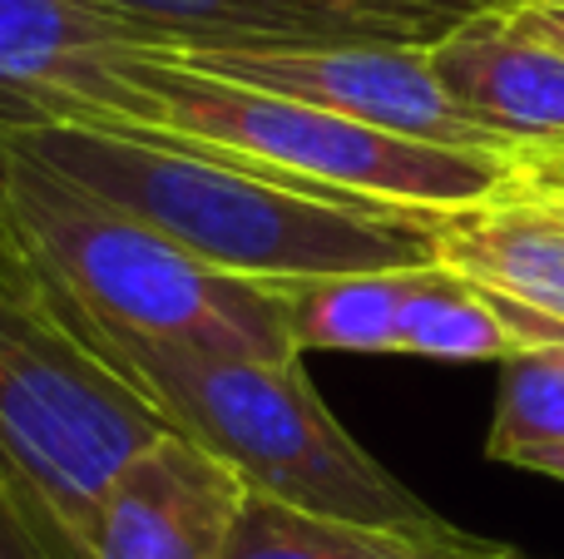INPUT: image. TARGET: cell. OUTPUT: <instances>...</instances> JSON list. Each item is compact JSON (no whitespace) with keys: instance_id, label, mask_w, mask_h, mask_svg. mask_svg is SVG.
<instances>
[{"instance_id":"cell-1","label":"cell","mask_w":564,"mask_h":559,"mask_svg":"<svg viewBox=\"0 0 564 559\" xmlns=\"http://www.w3.org/2000/svg\"><path fill=\"white\" fill-rule=\"evenodd\" d=\"M6 139L59 178L144 218L228 277L292 287L436 263L426 213L268 174L174 134L134 139L109 129H35Z\"/></svg>"},{"instance_id":"cell-2","label":"cell","mask_w":564,"mask_h":559,"mask_svg":"<svg viewBox=\"0 0 564 559\" xmlns=\"http://www.w3.org/2000/svg\"><path fill=\"white\" fill-rule=\"evenodd\" d=\"M0 233L85 327L224 357H297L278 287L228 277L0 139Z\"/></svg>"},{"instance_id":"cell-3","label":"cell","mask_w":564,"mask_h":559,"mask_svg":"<svg viewBox=\"0 0 564 559\" xmlns=\"http://www.w3.org/2000/svg\"><path fill=\"white\" fill-rule=\"evenodd\" d=\"M89 347L154 406L169 431L228 465L253 495L361 525L441 520L327 412L302 357H224L99 332L69 317Z\"/></svg>"},{"instance_id":"cell-4","label":"cell","mask_w":564,"mask_h":559,"mask_svg":"<svg viewBox=\"0 0 564 559\" xmlns=\"http://www.w3.org/2000/svg\"><path fill=\"white\" fill-rule=\"evenodd\" d=\"M159 436L169 421L79 337L0 233V481L85 555L109 481Z\"/></svg>"},{"instance_id":"cell-5","label":"cell","mask_w":564,"mask_h":559,"mask_svg":"<svg viewBox=\"0 0 564 559\" xmlns=\"http://www.w3.org/2000/svg\"><path fill=\"white\" fill-rule=\"evenodd\" d=\"M139 85L149 89V99H159V114H164L159 134L243 158L268 174L332 188V194L406 208V213L480 208L506 194L510 168H516V158L411 144V139L381 134V129L297 105V99L194 75V69L169 65L154 50L139 65Z\"/></svg>"},{"instance_id":"cell-6","label":"cell","mask_w":564,"mask_h":559,"mask_svg":"<svg viewBox=\"0 0 564 559\" xmlns=\"http://www.w3.org/2000/svg\"><path fill=\"white\" fill-rule=\"evenodd\" d=\"M144 30L89 0H0V139L109 129L159 139V99L139 85Z\"/></svg>"},{"instance_id":"cell-7","label":"cell","mask_w":564,"mask_h":559,"mask_svg":"<svg viewBox=\"0 0 564 559\" xmlns=\"http://www.w3.org/2000/svg\"><path fill=\"white\" fill-rule=\"evenodd\" d=\"M431 45H278V50H154L169 65L208 79L297 99L327 114L357 119L381 134L456 154L516 158L500 134L446 95L431 69Z\"/></svg>"},{"instance_id":"cell-8","label":"cell","mask_w":564,"mask_h":559,"mask_svg":"<svg viewBox=\"0 0 564 559\" xmlns=\"http://www.w3.org/2000/svg\"><path fill=\"white\" fill-rule=\"evenodd\" d=\"M248 485L218 456L169 431L109 481L95 520L89 559H224L243 515Z\"/></svg>"},{"instance_id":"cell-9","label":"cell","mask_w":564,"mask_h":559,"mask_svg":"<svg viewBox=\"0 0 564 559\" xmlns=\"http://www.w3.org/2000/svg\"><path fill=\"white\" fill-rule=\"evenodd\" d=\"M426 55L446 95L510 149L564 144V55L510 6L460 20Z\"/></svg>"},{"instance_id":"cell-10","label":"cell","mask_w":564,"mask_h":559,"mask_svg":"<svg viewBox=\"0 0 564 559\" xmlns=\"http://www.w3.org/2000/svg\"><path fill=\"white\" fill-rule=\"evenodd\" d=\"M144 30L154 50H278V45H436V30L341 0H89Z\"/></svg>"},{"instance_id":"cell-11","label":"cell","mask_w":564,"mask_h":559,"mask_svg":"<svg viewBox=\"0 0 564 559\" xmlns=\"http://www.w3.org/2000/svg\"><path fill=\"white\" fill-rule=\"evenodd\" d=\"M436 263L490 297L564 322V223L500 194L466 213H426Z\"/></svg>"},{"instance_id":"cell-12","label":"cell","mask_w":564,"mask_h":559,"mask_svg":"<svg viewBox=\"0 0 564 559\" xmlns=\"http://www.w3.org/2000/svg\"><path fill=\"white\" fill-rule=\"evenodd\" d=\"M506 545L470 535L451 520L361 525L312 515L248 491L224 559H500Z\"/></svg>"},{"instance_id":"cell-13","label":"cell","mask_w":564,"mask_h":559,"mask_svg":"<svg viewBox=\"0 0 564 559\" xmlns=\"http://www.w3.org/2000/svg\"><path fill=\"white\" fill-rule=\"evenodd\" d=\"M406 283H411V267L278 287L282 307H288V332H292L297 357H307V352L397 357V317H401Z\"/></svg>"},{"instance_id":"cell-14","label":"cell","mask_w":564,"mask_h":559,"mask_svg":"<svg viewBox=\"0 0 564 559\" xmlns=\"http://www.w3.org/2000/svg\"><path fill=\"white\" fill-rule=\"evenodd\" d=\"M397 357L426 362H500L516 357L506 322L496 317L490 297L456 277L451 267L426 263L411 267L406 297L397 317Z\"/></svg>"},{"instance_id":"cell-15","label":"cell","mask_w":564,"mask_h":559,"mask_svg":"<svg viewBox=\"0 0 564 559\" xmlns=\"http://www.w3.org/2000/svg\"><path fill=\"white\" fill-rule=\"evenodd\" d=\"M564 446V366L516 352L500 366V402L486 456L516 465L520 456Z\"/></svg>"},{"instance_id":"cell-16","label":"cell","mask_w":564,"mask_h":559,"mask_svg":"<svg viewBox=\"0 0 564 559\" xmlns=\"http://www.w3.org/2000/svg\"><path fill=\"white\" fill-rule=\"evenodd\" d=\"M0 559H85L25 495L0 481Z\"/></svg>"},{"instance_id":"cell-17","label":"cell","mask_w":564,"mask_h":559,"mask_svg":"<svg viewBox=\"0 0 564 559\" xmlns=\"http://www.w3.org/2000/svg\"><path fill=\"white\" fill-rule=\"evenodd\" d=\"M510 198L540 208L545 218L564 223V144H545V149H520L516 168H510Z\"/></svg>"},{"instance_id":"cell-18","label":"cell","mask_w":564,"mask_h":559,"mask_svg":"<svg viewBox=\"0 0 564 559\" xmlns=\"http://www.w3.org/2000/svg\"><path fill=\"white\" fill-rule=\"evenodd\" d=\"M341 6H361V10H381V15H401V20H416V25L436 30H456L460 20L470 15H486V10H500L510 0H341Z\"/></svg>"},{"instance_id":"cell-19","label":"cell","mask_w":564,"mask_h":559,"mask_svg":"<svg viewBox=\"0 0 564 559\" xmlns=\"http://www.w3.org/2000/svg\"><path fill=\"white\" fill-rule=\"evenodd\" d=\"M510 10H516V20L530 35H540L545 45H555L564 55V10H530V6H510Z\"/></svg>"},{"instance_id":"cell-20","label":"cell","mask_w":564,"mask_h":559,"mask_svg":"<svg viewBox=\"0 0 564 559\" xmlns=\"http://www.w3.org/2000/svg\"><path fill=\"white\" fill-rule=\"evenodd\" d=\"M520 471H530V475H550V481H564V446H545V451H530V456H520Z\"/></svg>"},{"instance_id":"cell-21","label":"cell","mask_w":564,"mask_h":559,"mask_svg":"<svg viewBox=\"0 0 564 559\" xmlns=\"http://www.w3.org/2000/svg\"><path fill=\"white\" fill-rule=\"evenodd\" d=\"M510 6H530V10H564V0H510Z\"/></svg>"},{"instance_id":"cell-22","label":"cell","mask_w":564,"mask_h":559,"mask_svg":"<svg viewBox=\"0 0 564 559\" xmlns=\"http://www.w3.org/2000/svg\"><path fill=\"white\" fill-rule=\"evenodd\" d=\"M500 559H530V555H520V550H510V545H506V555H500Z\"/></svg>"}]
</instances>
